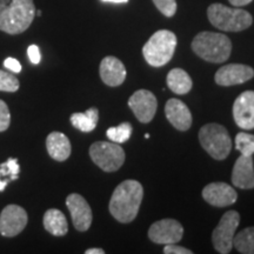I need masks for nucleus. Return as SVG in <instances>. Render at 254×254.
Listing matches in <instances>:
<instances>
[{
  "mask_svg": "<svg viewBox=\"0 0 254 254\" xmlns=\"http://www.w3.org/2000/svg\"><path fill=\"white\" fill-rule=\"evenodd\" d=\"M184 236V227L174 219H163L154 222L148 230V238L155 244H177Z\"/></svg>",
  "mask_w": 254,
  "mask_h": 254,
  "instance_id": "1a4fd4ad",
  "label": "nucleus"
},
{
  "mask_svg": "<svg viewBox=\"0 0 254 254\" xmlns=\"http://www.w3.org/2000/svg\"><path fill=\"white\" fill-rule=\"evenodd\" d=\"M11 124V113L7 104L0 99V132H4L9 127Z\"/></svg>",
  "mask_w": 254,
  "mask_h": 254,
  "instance_id": "c85d7f7f",
  "label": "nucleus"
},
{
  "mask_svg": "<svg viewBox=\"0 0 254 254\" xmlns=\"http://www.w3.org/2000/svg\"><path fill=\"white\" fill-rule=\"evenodd\" d=\"M236 147L243 155L254 154V135L240 132L236 135Z\"/></svg>",
  "mask_w": 254,
  "mask_h": 254,
  "instance_id": "393cba45",
  "label": "nucleus"
},
{
  "mask_svg": "<svg viewBox=\"0 0 254 254\" xmlns=\"http://www.w3.org/2000/svg\"><path fill=\"white\" fill-rule=\"evenodd\" d=\"M192 50L201 59L209 63H224L230 58L232 43L227 36L217 32H200L192 41Z\"/></svg>",
  "mask_w": 254,
  "mask_h": 254,
  "instance_id": "7ed1b4c3",
  "label": "nucleus"
},
{
  "mask_svg": "<svg viewBox=\"0 0 254 254\" xmlns=\"http://www.w3.org/2000/svg\"><path fill=\"white\" fill-rule=\"evenodd\" d=\"M41 14H43V13H41L40 9H38V11H36V15H37V17H41Z\"/></svg>",
  "mask_w": 254,
  "mask_h": 254,
  "instance_id": "4c0bfd02",
  "label": "nucleus"
},
{
  "mask_svg": "<svg viewBox=\"0 0 254 254\" xmlns=\"http://www.w3.org/2000/svg\"><path fill=\"white\" fill-rule=\"evenodd\" d=\"M145 138H146V139L150 138V134H148V133H146V134H145Z\"/></svg>",
  "mask_w": 254,
  "mask_h": 254,
  "instance_id": "58836bf2",
  "label": "nucleus"
},
{
  "mask_svg": "<svg viewBox=\"0 0 254 254\" xmlns=\"http://www.w3.org/2000/svg\"><path fill=\"white\" fill-rule=\"evenodd\" d=\"M166 118L179 131H187L192 125V114L182 100L172 98L165 105Z\"/></svg>",
  "mask_w": 254,
  "mask_h": 254,
  "instance_id": "a211bd4d",
  "label": "nucleus"
},
{
  "mask_svg": "<svg viewBox=\"0 0 254 254\" xmlns=\"http://www.w3.org/2000/svg\"><path fill=\"white\" fill-rule=\"evenodd\" d=\"M7 184H9L8 180H1V177H0V192H2L6 189Z\"/></svg>",
  "mask_w": 254,
  "mask_h": 254,
  "instance_id": "f704fd0d",
  "label": "nucleus"
},
{
  "mask_svg": "<svg viewBox=\"0 0 254 254\" xmlns=\"http://www.w3.org/2000/svg\"><path fill=\"white\" fill-rule=\"evenodd\" d=\"M202 198L215 207H226L233 205L238 199V193L226 183H212L202 190Z\"/></svg>",
  "mask_w": 254,
  "mask_h": 254,
  "instance_id": "4468645a",
  "label": "nucleus"
},
{
  "mask_svg": "<svg viewBox=\"0 0 254 254\" xmlns=\"http://www.w3.org/2000/svg\"><path fill=\"white\" fill-rule=\"evenodd\" d=\"M207 18L214 27L226 32L244 31L253 23V17L245 9L232 8L219 2L209 5Z\"/></svg>",
  "mask_w": 254,
  "mask_h": 254,
  "instance_id": "20e7f679",
  "label": "nucleus"
},
{
  "mask_svg": "<svg viewBox=\"0 0 254 254\" xmlns=\"http://www.w3.org/2000/svg\"><path fill=\"white\" fill-rule=\"evenodd\" d=\"M12 0H0V5H8Z\"/></svg>",
  "mask_w": 254,
  "mask_h": 254,
  "instance_id": "e433bc0d",
  "label": "nucleus"
},
{
  "mask_svg": "<svg viewBox=\"0 0 254 254\" xmlns=\"http://www.w3.org/2000/svg\"><path fill=\"white\" fill-rule=\"evenodd\" d=\"M133 132V127L129 123H123L118 126L110 127L106 131L107 138L111 141L117 142V144H124L131 138Z\"/></svg>",
  "mask_w": 254,
  "mask_h": 254,
  "instance_id": "b1692460",
  "label": "nucleus"
},
{
  "mask_svg": "<svg viewBox=\"0 0 254 254\" xmlns=\"http://www.w3.org/2000/svg\"><path fill=\"white\" fill-rule=\"evenodd\" d=\"M254 77V69L243 64H228L215 73V82L219 86H234L244 84Z\"/></svg>",
  "mask_w": 254,
  "mask_h": 254,
  "instance_id": "ddd939ff",
  "label": "nucleus"
},
{
  "mask_svg": "<svg viewBox=\"0 0 254 254\" xmlns=\"http://www.w3.org/2000/svg\"><path fill=\"white\" fill-rule=\"evenodd\" d=\"M100 78L107 86H120L126 79L125 65L116 57L109 56L101 60L99 67Z\"/></svg>",
  "mask_w": 254,
  "mask_h": 254,
  "instance_id": "f3484780",
  "label": "nucleus"
},
{
  "mask_svg": "<svg viewBox=\"0 0 254 254\" xmlns=\"http://www.w3.org/2000/svg\"><path fill=\"white\" fill-rule=\"evenodd\" d=\"M240 222V215L237 211H228L222 215L218 226L212 233V243L217 252L228 254L233 249V239Z\"/></svg>",
  "mask_w": 254,
  "mask_h": 254,
  "instance_id": "6e6552de",
  "label": "nucleus"
},
{
  "mask_svg": "<svg viewBox=\"0 0 254 254\" xmlns=\"http://www.w3.org/2000/svg\"><path fill=\"white\" fill-rule=\"evenodd\" d=\"M233 247L239 253L254 254V227H247L234 236Z\"/></svg>",
  "mask_w": 254,
  "mask_h": 254,
  "instance_id": "5701e85b",
  "label": "nucleus"
},
{
  "mask_svg": "<svg viewBox=\"0 0 254 254\" xmlns=\"http://www.w3.org/2000/svg\"><path fill=\"white\" fill-rule=\"evenodd\" d=\"M26 211L18 205H8L0 214V233L4 237H15L27 225Z\"/></svg>",
  "mask_w": 254,
  "mask_h": 254,
  "instance_id": "9d476101",
  "label": "nucleus"
},
{
  "mask_svg": "<svg viewBox=\"0 0 254 254\" xmlns=\"http://www.w3.org/2000/svg\"><path fill=\"white\" fill-rule=\"evenodd\" d=\"M154 5L165 17H173L177 12L176 0H153Z\"/></svg>",
  "mask_w": 254,
  "mask_h": 254,
  "instance_id": "cd10ccee",
  "label": "nucleus"
},
{
  "mask_svg": "<svg viewBox=\"0 0 254 254\" xmlns=\"http://www.w3.org/2000/svg\"><path fill=\"white\" fill-rule=\"evenodd\" d=\"M92 161L105 172H116L125 163V152L117 142L97 141L91 145Z\"/></svg>",
  "mask_w": 254,
  "mask_h": 254,
  "instance_id": "0eeeda50",
  "label": "nucleus"
},
{
  "mask_svg": "<svg viewBox=\"0 0 254 254\" xmlns=\"http://www.w3.org/2000/svg\"><path fill=\"white\" fill-rule=\"evenodd\" d=\"M232 184L241 190L254 189V166L252 155L241 154L232 171Z\"/></svg>",
  "mask_w": 254,
  "mask_h": 254,
  "instance_id": "dca6fc26",
  "label": "nucleus"
},
{
  "mask_svg": "<svg viewBox=\"0 0 254 254\" xmlns=\"http://www.w3.org/2000/svg\"><path fill=\"white\" fill-rule=\"evenodd\" d=\"M167 86L176 94H186L192 90L193 82L189 73L182 68H173L167 74Z\"/></svg>",
  "mask_w": 254,
  "mask_h": 254,
  "instance_id": "412c9836",
  "label": "nucleus"
},
{
  "mask_svg": "<svg viewBox=\"0 0 254 254\" xmlns=\"http://www.w3.org/2000/svg\"><path fill=\"white\" fill-rule=\"evenodd\" d=\"M144 189L136 180H125L114 190L110 200V212L117 221L128 224L134 220L140 208Z\"/></svg>",
  "mask_w": 254,
  "mask_h": 254,
  "instance_id": "f257e3e1",
  "label": "nucleus"
},
{
  "mask_svg": "<svg viewBox=\"0 0 254 254\" xmlns=\"http://www.w3.org/2000/svg\"><path fill=\"white\" fill-rule=\"evenodd\" d=\"M44 227L49 233L56 237H63L68 232V225L66 217L62 211L51 208L44 214Z\"/></svg>",
  "mask_w": 254,
  "mask_h": 254,
  "instance_id": "aec40b11",
  "label": "nucleus"
},
{
  "mask_svg": "<svg viewBox=\"0 0 254 254\" xmlns=\"http://www.w3.org/2000/svg\"><path fill=\"white\" fill-rule=\"evenodd\" d=\"M177 43V37L173 32L159 30L142 47V55L151 66L161 67L172 59Z\"/></svg>",
  "mask_w": 254,
  "mask_h": 254,
  "instance_id": "39448f33",
  "label": "nucleus"
},
{
  "mask_svg": "<svg viewBox=\"0 0 254 254\" xmlns=\"http://www.w3.org/2000/svg\"><path fill=\"white\" fill-rule=\"evenodd\" d=\"M27 55H28V58L33 64H39L40 60H41V56H40V50L39 47L37 45H31L28 46L27 49Z\"/></svg>",
  "mask_w": 254,
  "mask_h": 254,
  "instance_id": "7c9ffc66",
  "label": "nucleus"
},
{
  "mask_svg": "<svg viewBox=\"0 0 254 254\" xmlns=\"http://www.w3.org/2000/svg\"><path fill=\"white\" fill-rule=\"evenodd\" d=\"M4 66L7 69H9V71L14 72V73H19L21 71V65L20 63L18 62L17 59L14 58H7L4 62Z\"/></svg>",
  "mask_w": 254,
  "mask_h": 254,
  "instance_id": "2f4dec72",
  "label": "nucleus"
},
{
  "mask_svg": "<svg viewBox=\"0 0 254 254\" xmlns=\"http://www.w3.org/2000/svg\"><path fill=\"white\" fill-rule=\"evenodd\" d=\"M20 172V166L18 164V159L8 158L4 164L0 165V177H6V180L12 182L17 180Z\"/></svg>",
  "mask_w": 254,
  "mask_h": 254,
  "instance_id": "a878e982",
  "label": "nucleus"
},
{
  "mask_svg": "<svg viewBox=\"0 0 254 254\" xmlns=\"http://www.w3.org/2000/svg\"><path fill=\"white\" fill-rule=\"evenodd\" d=\"M202 148L215 160H224L232 150V140L226 127L219 124H206L199 131Z\"/></svg>",
  "mask_w": 254,
  "mask_h": 254,
  "instance_id": "423d86ee",
  "label": "nucleus"
},
{
  "mask_svg": "<svg viewBox=\"0 0 254 254\" xmlns=\"http://www.w3.org/2000/svg\"><path fill=\"white\" fill-rule=\"evenodd\" d=\"M86 254H104L105 251L101 250V249H90V250H86Z\"/></svg>",
  "mask_w": 254,
  "mask_h": 254,
  "instance_id": "72a5a7b5",
  "label": "nucleus"
},
{
  "mask_svg": "<svg viewBox=\"0 0 254 254\" xmlns=\"http://www.w3.org/2000/svg\"><path fill=\"white\" fill-rule=\"evenodd\" d=\"M228 1H230L233 6H236V7H241V6L251 4L253 0H228Z\"/></svg>",
  "mask_w": 254,
  "mask_h": 254,
  "instance_id": "473e14b6",
  "label": "nucleus"
},
{
  "mask_svg": "<svg viewBox=\"0 0 254 254\" xmlns=\"http://www.w3.org/2000/svg\"><path fill=\"white\" fill-rule=\"evenodd\" d=\"M164 253L165 254H192L193 252L190 250H187L186 247L178 246L177 244H167V245H165Z\"/></svg>",
  "mask_w": 254,
  "mask_h": 254,
  "instance_id": "c756f323",
  "label": "nucleus"
},
{
  "mask_svg": "<svg viewBox=\"0 0 254 254\" xmlns=\"http://www.w3.org/2000/svg\"><path fill=\"white\" fill-rule=\"evenodd\" d=\"M66 206H67L71 218L74 225L75 230L79 232H85L91 227L93 214L88 202L78 193H72L66 199Z\"/></svg>",
  "mask_w": 254,
  "mask_h": 254,
  "instance_id": "f8f14e48",
  "label": "nucleus"
},
{
  "mask_svg": "<svg viewBox=\"0 0 254 254\" xmlns=\"http://www.w3.org/2000/svg\"><path fill=\"white\" fill-rule=\"evenodd\" d=\"M233 118L243 129L254 128V91L243 92L233 105Z\"/></svg>",
  "mask_w": 254,
  "mask_h": 254,
  "instance_id": "2eb2a0df",
  "label": "nucleus"
},
{
  "mask_svg": "<svg viewBox=\"0 0 254 254\" xmlns=\"http://www.w3.org/2000/svg\"><path fill=\"white\" fill-rule=\"evenodd\" d=\"M71 124L73 127L81 132H91L97 127L99 120V111L95 107H91L84 113H73L71 116Z\"/></svg>",
  "mask_w": 254,
  "mask_h": 254,
  "instance_id": "4be33fe9",
  "label": "nucleus"
},
{
  "mask_svg": "<svg viewBox=\"0 0 254 254\" xmlns=\"http://www.w3.org/2000/svg\"><path fill=\"white\" fill-rule=\"evenodd\" d=\"M20 87V82L15 75L11 73L0 71V91L2 92H15Z\"/></svg>",
  "mask_w": 254,
  "mask_h": 254,
  "instance_id": "bb28decb",
  "label": "nucleus"
},
{
  "mask_svg": "<svg viewBox=\"0 0 254 254\" xmlns=\"http://www.w3.org/2000/svg\"><path fill=\"white\" fill-rule=\"evenodd\" d=\"M128 106L136 119L142 124L150 123L157 112L158 101L155 95L148 90H138L128 99Z\"/></svg>",
  "mask_w": 254,
  "mask_h": 254,
  "instance_id": "9b49d317",
  "label": "nucleus"
},
{
  "mask_svg": "<svg viewBox=\"0 0 254 254\" xmlns=\"http://www.w3.org/2000/svg\"><path fill=\"white\" fill-rule=\"evenodd\" d=\"M46 148L50 157L57 161H65L71 155V142L62 132L50 133L46 139Z\"/></svg>",
  "mask_w": 254,
  "mask_h": 254,
  "instance_id": "6ab92c4d",
  "label": "nucleus"
},
{
  "mask_svg": "<svg viewBox=\"0 0 254 254\" xmlns=\"http://www.w3.org/2000/svg\"><path fill=\"white\" fill-rule=\"evenodd\" d=\"M104 2H113V4H125L128 0H101Z\"/></svg>",
  "mask_w": 254,
  "mask_h": 254,
  "instance_id": "c9c22d12",
  "label": "nucleus"
},
{
  "mask_svg": "<svg viewBox=\"0 0 254 254\" xmlns=\"http://www.w3.org/2000/svg\"><path fill=\"white\" fill-rule=\"evenodd\" d=\"M36 11L33 0H12L8 5H0V31L23 33L31 26Z\"/></svg>",
  "mask_w": 254,
  "mask_h": 254,
  "instance_id": "f03ea898",
  "label": "nucleus"
}]
</instances>
